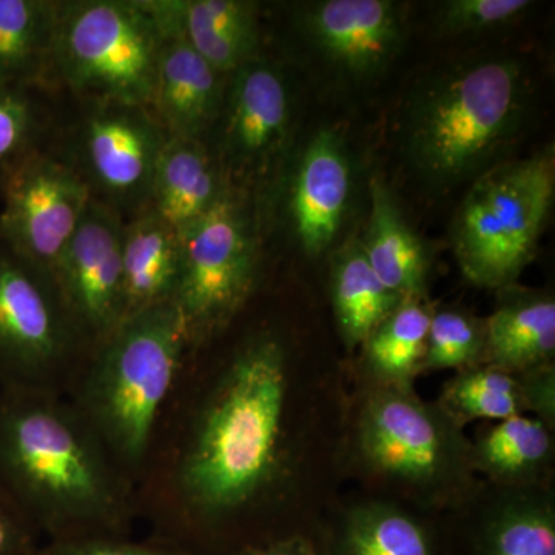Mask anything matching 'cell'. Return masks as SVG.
Returning a JSON list of instances; mask_svg holds the SVG:
<instances>
[{
	"label": "cell",
	"instance_id": "603a6c76",
	"mask_svg": "<svg viewBox=\"0 0 555 555\" xmlns=\"http://www.w3.org/2000/svg\"><path fill=\"white\" fill-rule=\"evenodd\" d=\"M433 313L426 298L403 299L372 331L360 347L366 385L414 387L423 374Z\"/></svg>",
	"mask_w": 555,
	"mask_h": 555
},
{
	"label": "cell",
	"instance_id": "f546056e",
	"mask_svg": "<svg viewBox=\"0 0 555 555\" xmlns=\"http://www.w3.org/2000/svg\"><path fill=\"white\" fill-rule=\"evenodd\" d=\"M38 112L27 87L0 86V188L11 171L36 152Z\"/></svg>",
	"mask_w": 555,
	"mask_h": 555
},
{
	"label": "cell",
	"instance_id": "8fae6325",
	"mask_svg": "<svg viewBox=\"0 0 555 555\" xmlns=\"http://www.w3.org/2000/svg\"><path fill=\"white\" fill-rule=\"evenodd\" d=\"M297 27L318 64L349 86L377 80L406 42L401 7L390 0H318L299 7Z\"/></svg>",
	"mask_w": 555,
	"mask_h": 555
},
{
	"label": "cell",
	"instance_id": "4dcf8cb0",
	"mask_svg": "<svg viewBox=\"0 0 555 555\" xmlns=\"http://www.w3.org/2000/svg\"><path fill=\"white\" fill-rule=\"evenodd\" d=\"M534 3L529 0H448L438 7V24L449 35H477L513 24Z\"/></svg>",
	"mask_w": 555,
	"mask_h": 555
},
{
	"label": "cell",
	"instance_id": "4316f807",
	"mask_svg": "<svg viewBox=\"0 0 555 555\" xmlns=\"http://www.w3.org/2000/svg\"><path fill=\"white\" fill-rule=\"evenodd\" d=\"M444 414L465 429L474 422H500L509 416L528 415L518 374L491 364L455 372L444 383L438 398Z\"/></svg>",
	"mask_w": 555,
	"mask_h": 555
},
{
	"label": "cell",
	"instance_id": "9c48e42d",
	"mask_svg": "<svg viewBox=\"0 0 555 555\" xmlns=\"http://www.w3.org/2000/svg\"><path fill=\"white\" fill-rule=\"evenodd\" d=\"M2 190L3 246L53 283L57 259L93 198L89 184L78 170L33 152L11 171Z\"/></svg>",
	"mask_w": 555,
	"mask_h": 555
},
{
	"label": "cell",
	"instance_id": "30bf717a",
	"mask_svg": "<svg viewBox=\"0 0 555 555\" xmlns=\"http://www.w3.org/2000/svg\"><path fill=\"white\" fill-rule=\"evenodd\" d=\"M72 328L49 278L0 250V385L50 392L72 346Z\"/></svg>",
	"mask_w": 555,
	"mask_h": 555
},
{
	"label": "cell",
	"instance_id": "d6986e66",
	"mask_svg": "<svg viewBox=\"0 0 555 555\" xmlns=\"http://www.w3.org/2000/svg\"><path fill=\"white\" fill-rule=\"evenodd\" d=\"M228 189L203 141L167 138L153 175L150 208L182 230L207 214Z\"/></svg>",
	"mask_w": 555,
	"mask_h": 555
},
{
	"label": "cell",
	"instance_id": "5b68a950",
	"mask_svg": "<svg viewBox=\"0 0 555 555\" xmlns=\"http://www.w3.org/2000/svg\"><path fill=\"white\" fill-rule=\"evenodd\" d=\"M463 430L414 387L366 385L353 448L375 480L425 503H447L465 495L476 477Z\"/></svg>",
	"mask_w": 555,
	"mask_h": 555
},
{
	"label": "cell",
	"instance_id": "52a82bcc",
	"mask_svg": "<svg viewBox=\"0 0 555 555\" xmlns=\"http://www.w3.org/2000/svg\"><path fill=\"white\" fill-rule=\"evenodd\" d=\"M163 42L145 0L57 2L53 65L93 102L150 108Z\"/></svg>",
	"mask_w": 555,
	"mask_h": 555
},
{
	"label": "cell",
	"instance_id": "836d02e7",
	"mask_svg": "<svg viewBox=\"0 0 555 555\" xmlns=\"http://www.w3.org/2000/svg\"><path fill=\"white\" fill-rule=\"evenodd\" d=\"M36 528L0 489V555H35Z\"/></svg>",
	"mask_w": 555,
	"mask_h": 555
},
{
	"label": "cell",
	"instance_id": "44dd1931",
	"mask_svg": "<svg viewBox=\"0 0 555 555\" xmlns=\"http://www.w3.org/2000/svg\"><path fill=\"white\" fill-rule=\"evenodd\" d=\"M553 430L531 415H516L478 429L470 441L476 474L513 489L537 488L554 465Z\"/></svg>",
	"mask_w": 555,
	"mask_h": 555
},
{
	"label": "cell",
	"instance_id": "ba28073f",
	"mask_svg": "<svg viewBox=\"0 0 555 555\" xmlns=\"http://www.w3.org/2000/svg\"><path fill=\"white\" fill-rule=\"evenodd\" d=\"M181 266L173 302L196 341L225 326L254 291L258 246L238 198L224 190L198 221L179 230Z\"/></svg>",
	"mask_w": 555,
	"mask_h": 555
},
{
	"label": "cell",
	"instance_id": "83f0119b",
	"mask_svg": "<svg viewBox=\"0 0 555 555\" xmlns=\"http://www.w3.org/2000/svg\"><path fill=\"white\" fill-rule=\"evenodd\" d=\"M474 555H555V509L547 496L517 495L496 507Z\"/></svg>",
	"mask_w": 555,
	"mask_h": 555
},
{
	"label": "cell",
	"instance_id": "4fadbf2b",
	"mask_svg": "<svg viewBox=\"0 0 555 555\" xmlns=\"http://www.w3.org/2000/svg\"><path fill=\"white\" fill-rule=\"evenodd\" d=\"M122 238L118 210L93 196L53 272L54 288L73 327L100 343L126 317Z\"/></svg>",
	"mask_w": 555,
	"mask_h": 555
},
{
	"label": "cell",
	"instance_id": "7c38bea8",
	"mask_svg": "<svg viewBox=\"0 0 555 555\" xmlns=\"http://www.w3.org/2000/svg\"><path fill=\"white\" fill-rule=\"evenodd\" d=\"M78 138L80 177L118 210L149 204L156 163L169 134L152 109L93 102Z\"/></svg>",
	"mask_w": 555,
	"mask_h": 555
},
{
	"label": "cell",
	"instance_id": "d6a6232c",
	"mask_svg": "<svg viewBox=\"0 0 555 555\" xmlns=\"http://www.w3.org/2000/svg\"><path fill=\"white\" fill-rule=\"evenodd\" d=\"M528 415L555 427V367L554 363L518 372Z\"/></svg>",
	"mask_w": 555,
	"mask_h": 555
},
{
	"label": "cell",
	"instance_id": "3957f363",
	"mask_svg": "<svg viewBox=\"0 0 555 555\" xmlns=\"http://www.w3.org/2000/svg\"><path fill=\"white\" fill-rule=\"evenodd\" d=\"M524 64L483 54L441 65L412 90L401 133L409 166L427 188H459L495 166L528 118Z\"/></svg>",
	"mask_w": 555,
	"mask_h": 555
},
{
	"label": "cell",
	"instance_id": "7402d4cb",
	"mask_svg": "<svg viewBox=\"0 0 555 555\" xmlns=\"http://www.w3.org/2000/svg\"><path fill=\"white\" fill-rule=\"evenodd\" d=\"M179 266V232L152 208L142 211L130 224H124L122 281L126 317L173 301Z\"/></svg>",
	"mask_w": 555,
	"mask_h": 555
},
{
	"label": "cell",
	"instance_id": "ffe728a7",
	"mask_svg": "<svg viewBox=\"0 0 555 555\" xmlns=\"http://www.w3.org/2000/svg\"><path fill=\"white\" fill-rule=\"evenodd\" d=\"M366 235L360 240L369 266L398 297L426 298L430 261L425 244L401 214L392 192L374 177Z\"/></svg>",
	"mask_w": 555,
	"mask_h": 555
},
{
	"label": "cell",
	"instance_id": "8992f818",
	"mask_svg": "<svg viewBox=\"0 0 555 555\" xmlns=\"http://www.w3.org/2000/svg\"><path fill=\"white\" fill-rule=\"evenodd\" d=\"M555 198V156L545 149L474 179L452 222L459 268L476 286L517 284L535 257Z\"/></svg>",
	"mask_w": 555,
	"mask_h": 555
},
{
	"label": "cell",
	"instance_id": "e575fe53",
	"mask_svg": "<svg viewBox=\"0 0 555 555\" xmlns=\"http://www.w3.org/2000/svg\"><path fill=\"white\" fill-rule=\"evenodd\" d=\"M233 555H327L320 553L308 539L301 535L284 537V539L270 540V542L258 543L241 547L238 553Z\"/></svg>",
	"mask_w": 555,
	"mask_h": 555
},
{
	"label": "cell",
	"instance_id": "d4e9b609",
	"mask_svg": "<svg viewBox=\"0 0 555 555\" xmlns=\"http://www.w3.org/2000/svg\"><path fill=\"white\" fill-rule=\"evenodd\" d=\"M327 555H441L423 521L390 503L350 507L339 520Z\"/></svg>",
	"mask_w": 555,
	"mask_h": 555
},
{
	"label": "cell",
	"instance_id": "277c9868",
	"mask_svg": "<svg viewBox=\"0 0 555 555\" xmlns=\"http://www.w3.org/2000/svg\"><path fill=\"white\" fill-rule=\"evenodd\" d=\"M189 341L184 317L170 301L124 318L101 343L79 414L108 454L129 465L147 454Z\"/></svg>",
	"mask_w": 555,
	"mask_h": 555
},
{
	"label": "cell",
	"instance_id": "6da1fadb",
	"mask_svg": "<svg viewBox=\"0 0 555 555\" xmlns=\"http://www.w3.org/2000/svg\"><path fill=\"white\" fill-rule=\"evenodd\" d=\"M287 357L270 334L230 361L179 465V489L199 520H224L264 494L283 462Z\"/></svg>",
	"mask_w": 555,
	"mask_h": 555
},
{
	"label": "cell",
	"instance_id": "2e32d148",
	"mask_svg": "<svg viewBox=\"0 0 555 555\" xmlns=\"http://www.w3.org/2000/svg\"><path fill=\"white\" fill-rule=\"evenodd\" d=\"M164 35L179 36L221 75L258 53L257 5L243 0H145Z\"/></svg>",
	"mask_w": 555,
	"mask_h": 555
},
{
	"label": "cell",
	"instance_id": "5bb4252c",
	"mask_svg": "<svg viewBox=\"0 0 555 555\" xmlns=\"http://www.w3.org/2000/svg\"><path fill=\"white\" fill-rule=\"evenodd\" d=\"M292 112L287 80L270 62L255 57L230 75L218 119L219 149L229 167L243 175L268 169L286 144Z\"/></svg>",
	"mask_w": 555,
	"mask_h": 555
},
{
	"label": "cell",
	"instance_id": "1f68e13d",
	"mask_svg": "<svg viewBox=\"0 0 555 555\" xmlns=\"http://www.w3.org/2000/svg\"><path fill=\"white\" fill-rule=\"evenodd\" d=\"M35 555H203L181 547L142 545L127 542L115 535L76 537L53 540L49 546L39 547Z\"/></svg>",
	"mask_w": 555,
	"mask_h": 555
},
{
	"label": "cell",
	"instance_id": "ac0fdd59",
	"mask_svg": "<svg viewBox=\"0 0 555 555\" xmlns=\"http://www.w3.org/2000/svg\"><path fill=\"white\" fill-rule=\"evenodd\" d=\"M499 292L496 308L485 320V364L518 374L554 363L553 295L517 284Z\"/></svg>",
	"mask_w": 555,
	"mask_h": 555
},
{
	"label": "cell",
	"instance_id": "f1b7e54d",
	"mask_svg": "<svg viewBox=\"0 0 555 555\" xmlns=\"http://www.w3.org/2000/svg\"><path fill=\"white\" fill-rule=\"evenodd\" d=\"M485 320L463 309H434L427 332L423 374L465 371L485 364Z\"/></svg>",
	"mask_w": 555,
	"mask_h": 555
},
{
	"label": "cell",
	"instance_id": "e0dca14e",
	"mask_svg": "<svg viewBox=\"0 0 555 555\" xmlns=\"http://www.w3.org/2000/svg\"><path fill=\"white\" fill-rule=\"evenodd\" d=\"M224 78L179 36L164 35L150 109L169 137L203 141L221 115Z\"/></svg>",
	"mask_w": 555,
	"mask_h": 555
},
{
	"label": "cell",
	"instance_id": "9a60e30c",
	"mask_svg": "<svg viewBox=\"0 0 555 555\" xmlns=\"http://www.w3.org/2000/svg\"><path fill=\"white\" fill-rule=\"evenodd\" d=\"M352 159L341 134L318 130L299 153L287 190V218L294 238L309 257L337 243L352 203Z\"/></svg>",
	"mask_w": 555,
	"mask_h": 555
},
{
	"label": "cell",
	"instance_id": "484cf974",
	"mask_svg": "<svg viewBox=\"0 0 555 555\" xmlns=\"http://www.w3.org/2000/svg\"><path fill=\"white\" fill-rule=\"evenodd\" d=\"M57 2L0 0V86L27 87L53 65Z\"/></svg>",
	"mask_w": 555,
	"mask_h": 555
},
{
	"label": "cell",
	"instance_id": "cb8c5ba5",
	"mask_svg": "<svg viewBox=\"0 0 555 555\" xmlns=\"http://www.w3.org/2000/svg\"><path fill=\"white\" fill-rule=\"evenodd\" d=\"M331 297L339 335L350 352L360 349L403 301L369 266L360 240L349 241L332 259Z\"/></svg>",
	"mask_w": 555,
	"mask_h": 555
},
{
	"label": "cell",
	"instance_id": "7a4b0ae2",
	"mask_svg": "<svg viewBox=\"0 0 555 555\" xmlns=\"http://www.w3.org/2000/svg\"><path fill=\"white\" fill-rule=\"evenodd\" d=\"M0 489L53 540L113 535L122 518L107 449L50 392L0 393Z\"/></svg>",
	"mask_w": 555,
	"mask_h": 555
}]
</instances>
